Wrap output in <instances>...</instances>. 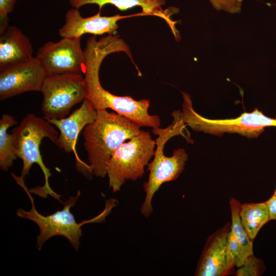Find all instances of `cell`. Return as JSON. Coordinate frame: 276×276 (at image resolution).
<instances>
[{
	"label": "cell",
	"instance_id": "obj_1",
	"mask_svg": "<svg viewBox=\"0 0 276 276\" xmlns=\"http://www.w3.org/2000/svg\"><path fill=\"white\" fill-rule=\"evenodd\" d=\"M129 51L127 44L115 35H108L99 40L95 35L88 38L84 50L86 63L84 74L85 98L96 110L111 109L141 127L159 128V117L148 112L149 100H135L130 96L114 95L104 89L100 82L99 70L105 58L111 53L128 54Z\"/></svg>",
	"mask_w": 276,
	"mask_h": 276
},
{
	"label": "cell",
	"instance_id": "obj_2",
	"mask_svg": "<svg viewBox=\"0 0 276 276\" xmlns=\"http://www.w3.org/2000/svg\"><path fill=\"white\" fill-rule=\"evenodd\" d=\"M97 112L95 120L85 127L83 136L91 174L104 178L116 150L142 130L140 125L117 113L106 109Z\"/></svg>",
	"mask_w": 276,
	"mask_h": 276
},
{
	"label": "cell",
	"instance_id": "obj_3",
	"mask_svg": "<svg viewBox=\"0 0 276 276\" xmlns=\"http://www.w3.org/2000/svg\"><path fill=\"white\" fill-rule=\"evenodd\" d=\"M172 116L173 122L167 128L152 129L153 134L158 135V137L155 141L156 148L154 158L147 165L149 171L148 179L143 185L145 197L141 212L146 217H148L153 211L152 200L155 193L164 183L175 180L179 176L188 159V154L182 148L174 150L171 156L164 154L165 145L173 136L180 135L191 142L189 133H186L187 126L182 119L181 112L175 110Z\"/></svg>",
	"mask_w": 276,
	"mask_h": 276
},
{
	"label": "cell",
	"instance_id": "obj_4",
	"mask_svg": "<svg viewBox=\"0 0 276 276\" xmlns=\"http://www.w3.org/2000/svg\"><path fill=\"white\" fill-rule=\"evenodd\" d=\"M11 175L26 192L31 202L32 208L30 211H26L22 209H19L17 210L16 214L19 217L30 220L38 226L40 232L37 237L36 244L38 250L41 249L43 244L50 238L60 235L66 238L74 249L78 250L80 244V239L82 235L81 226L88 223L103 221L112 209L117 205L116 199L107 200L105 209L98 216L90 220L77 223L74 216L70 212V209L76 204L80 196V191L79 190L76 196L70 197L69 199L64 202L61 210H58L48 216H44L36 209L34 198L25 184L24 179L13 173H11Z\"/></svg>",
	"mask_w": 276,
	"mask_h": 276
},
{
	"label": "cell",
	"instance_id": "obj_5",
	"mask_svg": "<svg viewBox=\"0 0 276 276\" xmlns=\"http://www.w3.org/2000/svg\"><path fill=\"white\" fill-rule=\"evenodd\" d=\"M52 125L45 119L30 113L22 120L18 126L13 129L11 133L17 156L22 161L20 177L24 179L28 175L34 164L39 166L44 176V185L42 187L34 188L29 191L43 198L50 195L61 202L60 196L49 186V178L51 173L43 163L39 150L40 144L44 137L56 145L58 132Z\"/></svg>",
	"mask_w": 276,
	"mask_h": 276
},
{
	"label": "cell",
	"instance_id": "obj_6",
	"mask_svg": "<svg viewBox=\"0 0 276 276\" xmlns=\"http://www.w3.org/2000/svg\"><path fill=\"white\" fill-rule=\"evenodd\" d=\"M181 117L186 126L193 130L221 136L224 133H237L247 138H256L265 128L276 127V118L265 116L256 108L233 119H210L198 113L193 108L190 96L182 92Z\"/></svg>",
	"mask_w": 276,
	"mask_h": 276
},
{
	"label": "cell",
	"instance_id": "obj_7",
	"mask_svg": "<svg viewBox=\"0 0 276 276\" xmlns=\"http://www.w3.org/2000/svg\"><path fill=\"white\" fill-rule=\"evenodd\" d=\"M155 146L149 132L142 130L116 150L107 167L109 186L113 192L120 190L126 180L135 181L142 177L145 167L154 156Z\"/></svg>",
	"mask_w": 276,
	"mask_h": 276
},
{
	"label": "cell",
	"instance_id": "obj_8",
	"mask_svg": "<svg viewBox=\"0 0 276 276\" xmlns=\"http://www.w3.org/2000/svg\"><path fill=\"white\" fill-rule=\"evenodd\" d=\"M40 91L44 118L62 119L73 107L85 99L84 79L81 74H76L48 76Z\"/></svg>",
	"mask_w": 276,
	"mask_h": 276
},
{
	"label": "cell",
	"instance_id": "obj_9",
	"mask_svg": "<svg viewBox=\"0 0 276 276\" xmlns=\"http://www.w3.org/2000/svg\"><path fill=\"white\" fill-rule=\"evenodd\" d=\"M81 38L63 37L58 42L49 41L36 52L37 60L46 76L84 74L86 59Z\"/></svg>",
	"mask_w": 276,
	"mask_h": 276
},
{
	"label": "cell",
	"instance_id": "obj_10",
	"mask_svg": "<svg viewBox=\"0 0 276 276\" xmlns=\"http://www.w3.org/2000/svg\"><path fill=\"white\" fill-rule=\"evenodd\" d=\"M47 77L35 57L0 67V100L31 91H40Z\"/></svg>",
	"mask_w": 276,
	"mask_h": 276
},
{
	"label": "cell",
	"instance_id": "obj_11",
	"mask_svg": "<svg viewBox=\"0 0 276 276\" xmlns=\"http://www.w3.org/2000/svg\"><path fill=\"white\" fill-rule=\"evenodd\" d=\"M97 114V110L91 102L85 98L80 107L67 118L60 119H45L60 131L56 145L66 152H75L77 170L85 176L90 175V168L88 164L79 158L75 150V146L81 131L95 120Z\"/></svg>",
	"mask_w": 276,
	"mask_h": 276
},
{
	"label": "cell",
	"instance_id": "obj_12",
	"mask_svg": "<svg viewBox=\"0 0 276 276\" xmlns=\"http://www.w3.org/2000/svg\"><path fill=\"white\" fill-rule=\"evenodd\" d=\"M145 15L142 12L122 16L116 14L110 16L101 15V11L95 15L83 17L78 9L68 10L65 16V24L59 29V35L63 37L81 38L86 33L101 35L105 33L114 35L118 28V21L125 18Z\"/></svg>",
	"mask_w": 276,
	"mask_h": 276
},
{
	"label": "cell",
	"instance_id": "obj_13",
	"mask_svg": "<svg viewBox=\"0 0 276 276\" xmlns=\"http://www.w3.org/2000/svg\"><path fill=\"white\" fill-rule=\"evenodd\" d=\"M229 230L227 225L210 238L198 263L195 275L222 276L235 266L227 245Z\"/></svg>",
	"mask_w": 276,
	"mask_h": 276
},
{
	"label": "cell",
	"instance_id": "obj_14",
	"mask_svg": "<svg viewBox=\"0 0 276 276\" xmlns=\"http://www.w3.org/2000/svg\"><path fill=\"white\" fill-rule=\"evenodd\" d=\"M29 38L18 28L11 26L0 36V67L20 63L33 58Z\"/></svg>",
	"mask_w": 276,
	"mask_h": 276
},
{
	"label": "cell",
	"instance_id": "obj_15",
	"mask_svg": "<svg viewBox=\"0 0 276 276\" xmlns=\"http://www.w3.org/2000/svg\"><path fill=\"white\" fill-rule=\"evenodd\" d=\"M73 8L79 9L87 4H96L99 6L100 11L106 4H111L120 11H126L136 6H140L142 13L146 15H154L162 18L170 26L173 33L177 30L174 26V22L170 17V13L164 11L162 6L166 3V0H69Z\"/></svg>",
	"mask_w": 276,
	"mask_h": 276
},
{
	"label": "cell",
	"instance_id": "obj_16",
	"mask_svg": "<svg viewBox=\"0 0 276 276\" xmlns=\"http://www.w3.org/2000/svg\"><path fill=\"white\" fill-rule=\"evenodd\" d=\"M239 215L242 224L252 241L261 227L270 220L265 202L241 204Z\"/></svg>",
	"mask_w": 276,
	"mask_h": 276
},
{
	"label": "cell",
	"instance_id": "obj_17",
	"mask_svg": "<svg viewBox=\"0 0 276 276\" xmlns=\"http://www.w3.org/2000/svg\"><path fill=\"white\" fill-rule=\"evenodd\" d=\"M17 123L14 117L7 113L0 120V167L4 171H7L17 157L12 134L7 132L9 127Z\"/></svg>",
	"mask_w": 276,
	"mask_h": 276
},
{
	"label": "cell",
	"instance_id": "obj_18",
	"mask_svg": "<svg viewBox=\"0 0 276 276\" xmlns=\"http://www.w3.org/2000/svg\"><path fill=\"white\" fill-rule=\"evenodd\" d=\"M229 204L232 217L230 229L249 258L253 256L252 242L248 237L241 222L239 212L241 204L238 200L233 198L230 200Z\"/></svg>",
	"mask_w": 276,
	"mask_h": 276
},
{
	"label": "cell",
	"instance_id": "obj_19",
	"mask_svg": "<svg viewBox=\"0 0 276 276\" xmlns=\"http://www.w3.org/2000/svg\"><path fill=\"white\" fill-rule=\"evenodd\" d=\"M227 245L235 266L238 267L242 266L248 258L231 229L227 236Z\"/></svg>",
	"mask_w": 276,
	"mask_h": 276
},
{
	"label": "cell",
	"instance_id": "obj_20",
	"mask_svg": "<svg viewBox=\"0 0 276 276\" xmlns=\"http://www.w3.org/2000/svg\"><path fill=\"white\" fill-rule=\"evenodd\" d=\"M264 269L261 260L252 256L239 267L236 274L237 276H257L261 274Z\"/></svg>",
	"mask_w": 276,
	"mask_h": 276
},
{
	"label": "cell",
	"instance_id": "obj_21",
	"mask_svg": "<svg viewBox=\"0 0 276 276\" xmlns=\"http://www.w3.org/2000/svg\"><path fill=\"white\" fill-rule=\"evenodd\" d=\"M17 0H0V35L9 27L8 14L14 8Z\"/></svg>",
	"mask_w": 276,
	"mask_h": 276
},
{
	"label": "cell",
	"instance_id": "obj_22",
	"mask_svg": "<svg viewBox=\"0 0 276 276\" xmlns=\"http://www.w3.org/2000/svg\"><path fill=\"white\" fill-rule=\"evenodd\" d=\"M217 10H224L230 13H239L243 0H209Z\"/></svg>",
	"mask_w": 276,
	"mask_h": 276
},
{
	"label": "cell",
	"instance_id": "obj_23",
	"mask_svg": "<svg viewBox=\"0 0 276 276\" xmlns=\"http://www.w3.org/2000/svg\"><path fill=\"white\" fill-rule=\"evenodd\" d=\"M265 202L268 208L270 220H276V195H273Z\"/></svg>",
	"mask_w": 276,
	"mask_h": 276
},
{
	"label": "cell",
	"instance_id": "obj_24",
	"mask_svg": "<svg viewBox=\"0 0 276 276\" xmlns=\"http://www.w3.org/2000/svg\"><path fill=\"white\" fill-rule=\"evenodd\" d=\"M273 195H276V189Z\"/></svg>",
	"mask_w": 276,
	"mask_h": 276
}]
</instances>
